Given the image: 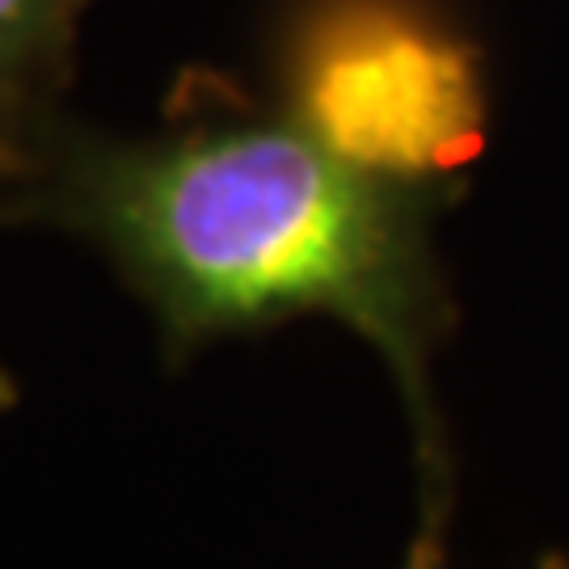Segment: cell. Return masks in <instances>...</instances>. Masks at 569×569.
<instances>
[{
    "mask_svg": "<svg viewBox=\"0 0 569 569\" xmlns=\"http://www.w3.org/2000/svg\"><path fill=\"white\" fill-rule=\"evenodd\" d=\"M430 203V186L346 161L296 114L143 140L56 122L0 186V228H56L98 249L173 363L300 317L359 333L406 401L422 523H443L451 468L430 367L451 308Z\"/></svg>",
    "mask_w": 569,
    "mask_h": 569,
    "instance_id": "1",
    "label": "cell"
},
{
    "mask_svg": "<svg viewBox=\"0 0 569 569\" xmlns=\"http://www.w3.org/2000/svg\"><path fill=\"white\" fill-rule=\"evenodd\" d=\"M380 178L435 186L481 148L486 98L465 42L388 0L321 9L296 42L291 110Z\"/></svg>",
    "mask_w": 569,
    "mask_h": 569,
    "instance_id": "2",
    "label": "cell"
},
{
    "mask_svg": "<svg viewBox=\"0 0 569 569\" xmlns=\"http://www.w3.org/2000/svg\"><path fill=\"white\" fill-rule=\"evenodd\" d=\"M93 0H0V186L56 127V98Z\"/></svg>",
    "mask_w": 569,
    "mask_h": 569,
    "instance_id": "3",
    "label": "cell"
},
{
    "mask_svg": "<svg viewBox=\"0 0 569 569\" xmlns=\"http://www.w3.org/2000/svg\"><path fill=\"white\" fill-rule=\"evenodd\" d=\"M439 528H443V523H422V531H418V540H413V549H409L406 566L401 569H448Z\"/></svg>",
    "mask_w": 569,
    "mask_h": 569,
    "instance_id": "4",
    "label": "cell"
},
{
    "mask_svg": "<svg viewBox=\"0 0 569 569\" xmlns=\"http://www.w3.org/2000/svg\"><path fill=\"white\" fill-rule=\"evenodd\" d=\"M21 401V388H18V380H13V371L0 363V413H9V409L18 406Z\"/></svg>",
    "mask_w": 569,
    "mask_h": 569,
    "instance_id": "5",
    "label": "cell"
},
{
    "mask_svg": "<svg viewBox=\"0 0 569 569\" xmlns=\"http://www.w3.org/2000/svg\"><path fill=\"white\" fill-rule=\"evenodd\" d=\"M540 569H569V557H561V552H549V557L540 561Z\"/></svg>",
    "mask_w": 569,
    "mask_h": 569,
    "instance_id": "6",
    "label": "cell"
}]
</instances>
